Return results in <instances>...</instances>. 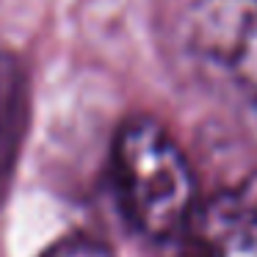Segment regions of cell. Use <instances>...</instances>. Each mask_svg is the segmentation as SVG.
<instances>
[{"instance_id":"cell-2","label":"cell","mask_w":257,"mask_h":257,"mask_svg":"<svg viewBox=\"0 0 257 257\" xmlns=\"http://www.w3.org/2000/svg\"><path fill=\"white\" fill-rule=\"evenodd\" d=\"M183 47L202 83L257 122V0H194Z\"/></svg>"},{"instance_id":"cell-1","label":"cell","mask_w":257,"mask_h":257,"mask_svg":"<svg viewBox=\"0 0 257 257\" xmlns=\"http://www.w3.org/2000/svg\"><path fill=\"white\" fill-rule=\"evenodd\" d=\"M113 185L127 224L150 240H174L194 216L196 180L166 127L130 116L113 139Z\"/></svg>"},{"instance_id":"cell-5","label":"cell","mask_w":257,"mask_h":257,"mask_svg":"<svg viewBox=\"0 0 257 257\" xmlns=\"http://www.w3.org/2000/svg\"><path fill=\"white\" fill-rule=\"evenodd\" d=\"M42 257H113V254H111V249H105L102 243L78 235V238H67V240H61V243L50 246Z\"/></svg>"},{"instance_id":"cell-4","label":"cell","mask_w":257,"mask_h":257,"mask_svg":"<svg viewBox=\"0 0 257 257\" xmlns=\"http://www.w3.org/2000/svg\"><path fill=\"white\" fill-rule=\"evenodd\" d=\"M28 113L31 97L25 67L12 53H0V202L9 191L20 150H23Z\"/></svg>"},{"instance_id":"cell-3","label":"cell","mask_w":257,"mask_h":257,"mask_svg":"<svg viewBox=\"0 0 257 257\" xmlns=\"http://www.w3.org/2000/svg\"><path fill=\"white\" fill-rule=\"evenodd\" d=\"M177 240L180 257H257V196L224 191L199 202Z\"/></svg>"}]
</instances>
